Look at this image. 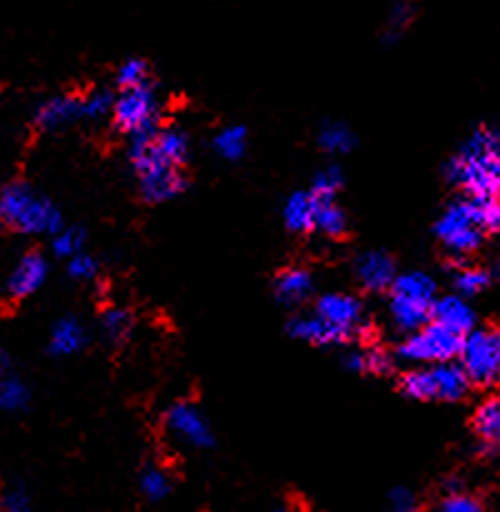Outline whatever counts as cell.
Returning a JSON list of instances; mask_svg holds the SVG:
<instances>
[{"mask_svg":"<svg viewBox=\"0 0 500 512\" xmlns=\"http://www.w3.org/2000/svg\"><path fill=\"white\" fill-rule=\"evenodd\" d=\"M313 288H315L313 273H310L308 268H303V265H290V268L280 270V273L275 275V283H273L275 298H278L283 305L305 303V300L313 295Z\"/></svg>","mask_w":500,"mask_h":512,"instance_id":"cell-17","label":"cell"},{"mask_svg":"<svg viewBox=\"0 0 500 512\" xmlns=\"http://www.w3.org/2000/svg\"><path fill=\"white\" fill-rule=\"evenodd\" d=\"M160 103L153 85H140V88L120 90L113 103V123L115 128L130 140L148 138L158 130Z\"/></svg>","mask_w":500,"mask_h":512,"instance_id":"cell-8","label":"cell"},{"mask_svg":"<svg viewBox=\"0 0 500 512\" xmlns=\"http://www.w3.org/2000/svg\"><path fill=\"white\" fill-rule=\"evenodd\" d=\"M353 273L360 288L370 290V293H385V290H390L393 280L398 278L395 260L388 253H383V250H365V253H360L355 258Z\"/></svg>","mask_w":500,"mask_h":512,"instance_id":"cell-12","label":"cell"},{"mask_svg":"<svg viewBox=\"0 0 500 512\" xmlns=\"http://www.w3.org/2000/svg\"><path fill=\"white\" fill-rule=\"evenodd\" d=\"M398 388L405 398L420 400H440V403H458L470 393V380L458 365L453 363H438V365H415V368L405 370L398 380Z\"/></svg>","mask_w":500,"mask_h":512,"instance_id":"cell-6","label":"cell"},{"mask_svg":"<svg viewBox=\"0 0 500 512\" xmlns=\"http://www.w3.org/2000/svg\"><path fill=\"white\" fill-rule=\"evenodd\" d=\"M460 345H463V335L430 320L428 325L400 340L398 358L408 360L413 365L453 363L460 355Z\"/></svg>","mask_w":500,"mask_h":512,"instance_id":"cell-9","label":"cell"},{"mask_svg":"<svg viewBox=\"0 0 500 512\" xmlns=\"http://www.w3.org/2000/svg\"><path fill=\"white\" fill-rule=\"evenodd\" d=\"M0 512H35L30 495L20 485H10L0 493Z\"/></svg>","mask_w":500,"mask_h":512,"instance_id":"cell-34","label":"cell"},{"mask_svg":"<svg viewBox=\"0 0 500 512\" xmlns=\"http://www.w3.org/2000/svg\"><path fill=\"white\" fill-rule=\"evenodd\" d=\"M288 333L293 335L295 340H303V343H310V345H320V348L348 343V340H345L338 330H333L330 325H325L323 320L313 313H300V315H295V318H290Z\"/></svg>","mask_w":500,"mask_h":512,"instance_id":"cell-18","label":"cell"},{"mask_svg":"<svg viewBox=\"0 0 500 512\" xmlns=\"http://www.w3.org/2000/svg\"><path fill=\"white\" fill-rule=\"evenodd\" d=\"M413 13L415 10L410 3H395L388 15V33H385V40L400 38V33H403L410 25V20H413Z\"/></svg>","mask_w":500,"mask_h":512,"instance_id":"cell-35","label":"cell"},{"mask_svg":"<svg viewBox=\"0 0 500 512\" xmlns=\"http://www.w3.org/2000/svg\"><path fill=\"white\" fill-rule=\"evenodd\" d=\"M83 118L80 110V95H53V98L43 100L35 110V125L43 133H58V130L68 128L75 120Z\"/></svg>","mask_w":500,"mask_h":512,"instance_id":"cell-14","label":"cell"},{"mask_svg":"<svg viewBox=\"0 0 500 512\" xmlns=\"http://www.w3.org/2000/svg\"><path fill=\"white\" fill-rule=\"evenodd\" d=\"M390 512H420L418 508V498L410 488H393L390 490Z\"/></svg>","mask_w":500,"mask_h":512,"instance_id":"cell-37","label":"cell"},{"mask_svg":"<svg viewBox=\"0 0 500 512\" xmlns=\"http://www.w3.org/2000/svg\"><path fill=\"white\" fill-rule=\"evenodd\" d=\"M388 293V318L395 330L410 335L430 323V313L438 300V285L428 273L423 270L398 273Z\"/></svg>","mask_w":500,"mask_h":512,"instance_id":"cell-4","label":"cell"},{"mask_svg":"<svg viewBox=\"0 0 500 512\" xmlns=\"http://www.w3.org/2000/svg\"><path fill=\"white\" fill-rule=\"evenodd\" d=\"M85 245V233L80 228H60L58 233L50 235V248H53L55 258H75V255L83 253Z\"/></svg>","mask_w":500,"mask_h":512,"instance_id":"cell-30","label":"cell"},{"mask_svg":"<svg viewBox=\"0 0 500 512\" xmlns=\"http://www.w3.org/2000/svg\"><path fill=\"white\" fill-rule=\"evenodd\" d=\"M320 200L310 190H295L283 205V220L293 233H310L315 228Z\"/></svg>","mask_w":500,"mask_h":512,"instance_id":"cell-19","label":"cell"},{"mask_svg":"<svg viewBox=\"0 0 500 512\" xmlns=\"http://www.w3.org/2000/svg\"><path fill=\"white\" fill-rule=\"evenodd\" d=\"M498 200L458 198L435 220V238L455 263H465L485 245V238L495 233Z\"/></svg>","mask_w":500,"mask_h":512,"instance_id":"cell-2","label":"cell"},{"mask_svg":"<svg viewBox=\"0 0 500 512\" xmlns=\"http://www.w3.org/2000/svg\"><path fill=\"white\" fill-rule=\"evenodd\" d=\"M433 512H485V508H483V503L475 498V495L460 490V493L443 495V498H440V503L435 505Z\"/></svg>","mask_w":500,"mask_h":512,"instance_id":"cell-33","label":"cell"},{"mask_svg":"<svg viewBox=\"0 0 500 512\" xmlns=\"http://www.w3.org/2000/svg\"><path fill=\"white\" fill-rule=\"evenodd\" d=\"M150 68L143 58H128L125 63H120L115 80H118L120 90L128 88H140V85H150Z\"/></svg>","mask_w":500,"mask_h":512,"instance_id":"cell-32","label":"cell"},{"mask_svg":"<svg viewBox=\"0 0 500 512\" xmlns=\"http://www.w3.org/2000/svg\"><path fill=\"white\" fill-rule=\"evenodd\" d=\"M68 275L75 280H93L98 275V260L88 253H80L68 260Z\"/></svg>","mask_w":500,"mask_h":512,"instance_id":"cell-36","label":"cell"},{"mask_svg":"<svg viewBox=\"0 0 500 512\" xmlns=\"http://www.w3.org/2000/svg\"><path fill=\"white\" fill-rule=\"evenodd\" d=\"M88 343V335H85L83 323L73 315H65L58 323L53 325V333H50L48 350L55 355V358H68V355L80 353Z\"/></svg>","mask_w":500,"mask_h":512,"instance_id":"cell-20","label":"cell"},{"mask_svg":"<svg viewBox=\"0 0 500 512\" xmlns=\"http://www.w3.org/2000/svg\"><path fill=\"white\" fill-rule=\"evenodd\" d=\"M270 512H293L290 508H273Z\"/></svg>","mask_w":500,"mask_h":512,"instance_id":"cell-40","label":"cell"},{"mask_svg":"<svg viewBox=\"0 0 500 512\" xmlns=\"http://www.w3.org/2000/svg\"><path fill=\"white\" fill-rule=\"evenodd\" d=\"M213 150L223 160H240L248 150V130L243 125H225L215 133Z\"/></svg>","mask_w":500,"mask_h":512,"instance_id":"cell-24","label":"cell"},{"mask_svg":"<svg viewBox=\"0 0 500 512\" xmlns=\"http://www.w3.org/2000/svg\"><path fill=\"white\" fill-rule=\"evenodd\" d=\"M153 135V133H150ZM148 138L130 140L128 158L133 165V173L138 178V190L148 203H165V200L178 198L185 190L183 168L168 163L158 150L153 148Z\"/></svg>","mask_w":500,"mask_h":512,"instance_id":"cell-5","label":"cell"},{"mask_svg":"<svg viewBox=\"0 0 500 512\" xmlns=\"http://www.w3.org/2000/svg\"><path fill=\"white\" fill-rule=\"evenodd\" d=\"M113 103L115 95H110V90L95 88L90 93L80 95V110H83V118L90 120H100L105 115L113 113Z\"/></svg>","mask_w":500,"mask_h":512,"instance_id":"cell-31","label":"cell"},{"mask_svg":"<svg viewBox=\"0 0 500 512\" xmlns=\"http://www.w3.org/2000/svg\"><path fill=\"white\" fill-rule=\"evenodd\" d=\"M445 180L473 200L500 198V128L478 125L445 163Z\"/></svg>","mask_w":500,"mask_h":512,"instance_id":"cell-1","label":"cell"},{"mask_svg":"<svg viewBox=\"0 0 500 512\" xmlns=\"http://www.w3.org/2000/svg\"><path fill=\"white\" fill-rule=\"evenodd\" d=\"M313 230L323 233L325 238H340V235H345V230H348L345 210L338 203H320Z\"/></svg>","mask_w":500,"mask_h":512,"instance_id":"cell-28","label":"cell"},{"mask_svg":"<svg viewBox=\"0 0 500 512\" xmlns=\"http://www.w3.org/2000/svg\"><path fill=\"white\" fill-rule=\"evenodd\" d=\"M313 315H318L325 325L338 330L345 340H358L365 333V308L350 293H325L315 300Z\"/></svg>","mask_w":500,"mask_h":512,"instance_id":"cell-10","label":"cell"},{"mask_svg":"<svg viewBox=\"0 0 500 512\" xmlns=\"http://www.w3.org/2000/svg\"><path fill=\"white\" fill-rule=\"evenodd\" d=\"M495 275H498V278H500V263L495 265Z\"/></svg>","mask_w":500,"mask_h":512,"instance_id":"cell-41","label":"cell"},{"mask_svg":"<svg viewBox=\"0 0 500 512\" xmlns=\"http://www.w3.org/2000/svg\"><path fill=\"white\" fill-rule=\"evenodd\" d=\"M430 320L443 325V328L453 330V333L463 335V338L478 325V315H475L473 305L455 293L438 295V300L433 305V313H430Z\"/></svg>","mask_w":500,"mask_h":512,"instance_id":"cell-15","label":"cell"},{"mask_svg":"<svg viewBox=\"0 0 500 512\" xmlns=\"http://www.w3.org/2000/svg\"><path fill=\"white\" fill-rule=\"evenodd\" d=\"M495 233H500V198H498V223H495Z\"/></svg>","mask_w":500,"mask_h":512,"instance_id":"cell-39","label":"cell"},{"mask_svg":"<svg viewBox=\"0 0 500 512\" xmlns=\"http://www.w3.org/2000/svg\"><path fill=\"white\" fill-rule=\"evenodd\" d=\"M318 145L330 155H345L355 148V133L343 120H325L318 130Z\"/></svg>","mask_w":500,"mask_h":512,"instance_id":"cell-23","label":"cell"},{"mask_svg":"<svg viewBox=\"0 0 500 512\" xmlns=\"http://www.w3.org/2000/svg\"><path fill=\"white\" fill-rule=\"evenodd\" d=\"M30 390L18 375L0 373V410L3 413H20L28 408Z\"/></svg>","mask_w":500,"mask_h":512,"instance_id":"cell-26","label":"cell"},{"mask_svg":"<svg viewBox=\"0 0 500 512\" xmlns=\"http://www.w3.org/2000/svg\"><path fill=\"white\" fill-rule=\"evenodd\" d=\"M170 490H173V483H170V475L165 473L158 465H148L140 475V493H143L145 500L150 503H158V500L168 498Z\"/></svg>","mask_w":500,"mask_h":512,"instance_id":"cell-29","label":"cell"},{"mask_svg":"<svg viewBox=\"0 0 500 512\" xmlns=\"http://www.w3.org/2000/svg\"><path fill=\"white\" fill-rule=\"evenodd\" d=\"M473 433L478 438L480 455L495 458L500 455V395L493 393L480 400L473 410Z\"/></svg>","mask_w":500,"mask_h":512,"instance_id":"cell-13","label":"cell"},{"mask_svg":"<svg viewBox=\"0 0 500 512\" xmlns=\"http://www.w3.org/2000/svg\"><path fill=\"white\" fill-rule=\"evenodd\" d=\"M450 280H453L455 295L470 300L490 288V283H493V275H490L483 265L453 263V278Z\"/></svg>","mask_w":500,"mask_h":512,"instance_id":"cell-21","label":"cell"},{"mask_svg":"<svg viewBox=\"0 0 500 512\" xmlns=\"http://www.w3.org/2000/svg\"><path fill=\"white\" fill-rule=\"evenodd\" d=\"M343 180H345L343 170H340L335 163H330L313 175V185H310L308 190L320 200V203H335L340 188H343Z\"/></svg>","mask_w":500,"mask_h":512,"instance_id":"cell-27","label":"cell"},{"mask_svg":"<svg viewBox=\"0 0 500 512\" xmlns=\"http://www.w3.org/2000/svg\"><path fill=\"white\" fill-rule=\"evenodd\" d=\"M458 365L473 388L493 390L500 385V328L475 325L460 345Z\"/></svg>","mask_w":500,"mask_h":512,"instance_id":"cell-7","label":"cell"},{"mask_svg":"<svg viewBox=\"0 0 500 512\" xmlns=\"http://www.w3.org/2000/svg\"><path fill=\"white\" fill-rule=\"evenodd\" d=\"M45 278H48V260H45V255L38 253V250L25 253L13 268V273H10L8 293L13 298H28V295L38 293L43 288Z\"/></svg>","mask_w":500,"mask_h":512,"instance_id":"cell-16","label":"cell"},{"mask_svg":"<svg viewBox=\"0 0 500 512\" xmlns=\"http://www.w3.org/2000/svg\"><path fill=\"white\" fill-rule=\"evenodd\" d=\"M0 220L23 235H55L63 228L58 205L25 183L5 185L0 193Z\"/></svg>","mask_w":500,"mask_h":512,"instance_id":"cell-3","label":"cell"},{"mask_svg":"<svg viewBox=\"0 0 500 512\" xmlns=\"http://www.w3.org/2000/svg\"><path fill=\"white\" fill-rule=\"evenodd\" d=\"M163 425L178 443L188 445V448L205 450L213 445V430L193 403L180 400V403L170 405L163 415Z\"/></svg>","mask_w":500,"mask_h":512,"instance_id":"cell-11","label":"cell"},{"mask_svg":"<svg viewBox=\"0 0 500 512\" xmlns=\"http://www.w3.org/2000/svg\"><path fill=\"white\" fill-rule=\"evenodd\" d=\"M345 368L360 375H388L390 373V355L378 345H368V348H358L345 353L343 358Z\"/></svg>","mask_w":500,"mask_h":512,"instance_id":"cell-22","label":"cell"},{"mask_svg":"<svg viewBox=\"0 0 500 512\" xmlns=\"http://www.w3.org/2000/svg\"><path fill=\"white\" fill-rule=\"evenodd\" d=\"M100 330H103L105 340H110V343H123L130 330H133V315L123 305H110L100 315Z\"/></svg>","mask_w":500,"mask_h":512,"instance_id":"cell-25","label":"cell"},{"mask_svg":"<svg viewBox=\"0 0 500 512\" xmlns=\"http://www.w3.org/2000/svg\"><path fill=\"white\" fill-rule=\"evenodd\" d=\"M5 365H8V355H5V350L0 348V373L5 370Z\"/></svg>","mask_w":500,"mask_h":512,"instance_id":"cell-38","label":"cell"}]
</instances>
